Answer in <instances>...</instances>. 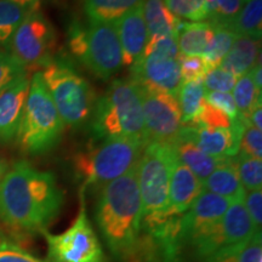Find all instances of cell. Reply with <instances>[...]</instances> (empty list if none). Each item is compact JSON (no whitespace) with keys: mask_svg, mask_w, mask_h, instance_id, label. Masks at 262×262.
<instances>
[{"mask_svg":"<svg viewBox=\"0 0 262 262\" xmlns=\"http://www.w3.org/2000/svg\"><path fill=\"white\" fill-rule=\"evenodd\" d=\"M64 193L50 171L18 160L0 179V220L19 233L47 231L60 215Z\"/></svg>","mask_w":262,"mask_h":262,"instance_id":"1","label":"cell"},{"mask_svg":"<svg viewBox=\"0 0 262 262\" xmlns=\"http://www.w3.org/2000/svg\"><path fill=\"white\" fill-rule=\"evenodd\" d=\"M136 166L98 188L95 203L100 233L111 255L120 261L133 256L139 248L142 204Z\"/></svg>","mask_w":262,"mask_h":262,"instance_id":"2","label":"cell"},{"mask_svg":"<svg viewBox=\"0 0 262 262\" xmlns=\"http://www.w3.org/2000/svg\"><path fill=\"white\" fill-rule=\"evenodd\" d=\"M175 159L171 146L149 142L143 148L136 166L142 204L141 231L153 241L158 239L170 221L176 219L168 212L169 186Z\"/></svg>","mask_w":262,"mask_h":262,"instance_id":"3","label":"cell"},{"mask_svg":"<svg viewBox=\"0 0 262 262\" xmlns=\"http://www.w3.org/2000/svg\"><path fill=\"white\" fill-rule=\"evenodd\" d=\"M90 120L95 139L127 137L147 145L142 91L131 78L112 81L95 102Z\"/></svg>","mask_w":262,"mask_h":262,"instance_id":"4","label":"cell"},{"mask_svg":"<svg viewBox=\"0 0 262 262\" xmlns=\"http://www.w3.org/2000/svg\"><path fill=\"white\" fill-rule=\"evenodd\" d=\"M145 146L139 140L111 137L78 152L73 168L81 182V193L86 188L98 189L135 168Z\"/></svg>","mask_w":262,"mask_h":262,"instance_id":"5","label":"cell"},{"mask_svg":"<svg viewBox=\"0 0 262 262\" xmlns=\"http://www.w3.org/2000/svg\"><path fill=\"white\" fill-rule=\"evenodd\" d=\"M64 124L54 101L42 81L40 72H35L29 81L27 101L16 141L22 153L41 156L55 148L61 141Z\"/></svg>","mask_w":262,"mask_h":262,"instance_id":"6","label":"cell"},{"mask_svg":"<svg viewBox=\"0 0 262 262\" xmlns=\"http://www.w3.org/2000/svg\"><path fill=\"white\" fill-rule=\"evenodd\" d=\"M40 73L64 126H83L96 102L89 81L64 57H54Z\"/></svg>","mask_w":262,"mask_h":262,"instance_id":"7","label":"cell"},{"mask_svg":"<svg viewBox=\"0 0 262 262\" xmlns=\"http://www.w3.org/2000/svg\"><path fill=\"white\" fill-rule=\"evenodd\" d=\"M68 47L72 55L97 78L108 80L123 66V54L114 22L89 19L88 26L71 25Z\"/></svg>","mask_w":262,"mask_h":262,"instance_id":"8","label":"cell"},{"mask_svg":"<svg viewBox=\"0 0 262 262\" xmlns=\"http://www.w3.org/2000/svg\"><path fill=\"white\" fill-rule=\"evenodd\" d=\"M229 204L231 201L224 196L203 191L181 217L180 239L182 248H191L199 261L204 262L225 248L221 220Z\"/></svg>","mask_w":262,"mask_h":262,"instance_id":"9","label":"cell"},{"mask_svg":"<svg viewBox=\"0 0 262 262\" xmlns=\"http://www.w3.org/2000/svg\"><path fill=\"white\" fill-rule=\"evenodd\" d=\"M47 238V262H107L96 232L91 226L80 194V209L71 227L60 234L41 232Z\"/></svg>","mask_w":262,"mask_h":262,"instance_id":"10","label":"cell"},{"mask_svg":"<svg viewBox=\"0 0 262 262\" xmlns=\"http://www.w3.org/2000/svg\"><path fill=\"white\" fill-rule=\"evenodd\" d=\"M10 54L26 70L44 68L54 56L56 34L44 15L34 10L24 19L8 41Z\"/></svg>","mask_w":262,"mask_h":262,"instance_id":"11","label":"cell"},{"mask_svg":"<svg viewBox=\"0 0 262 262\" xmlns=\"http://www.w3.org/2000/svg\"><path fill=\"white\" fill-rule=\"evenodd\" d=\"M141 91L147 143L171 146L183 127L178 97L143 88Z\"/></svg>","mask_w":262,"mask_h":262,"instance_id":"12","label":"cell"},{"mask_svg":"<svg viewBox=\"0 0 262 262\" xmlns=\"http://www.w3.org/2000/svg\"><path fill=\"white\" fill-rule=\"evenodd\" d=\"M179 58L160 54H142L139 61L130 67V78L143 89L178 97L182 85Z\"/></svg>","mask_w":262,"mask_h":262,"instance_id":"13","label":"cell"},{"mask_svg":"<svg viewBox=\"0 0 262 262\" xmlns=\"http://www.w3.org/2000/svg\"><path fill=\"white\" fill-rule=\"evenodd\" d=\"M243 120L238 119L231 127L183 126L180 135L187 137L206 155L215 158H232L239 153Z\"/></svg>","mask_w":262,"mask_h":262,"instance_id":"14","label":"cell"},{"mask_svg":"<svg viewBox=\"0 0 262 262\" xmlns=\"http://www.w3.org/2000/svg\"><path fill=\"white\" fill-rule=\"evenodd\" d=\"M27 74L22 75L0 91V143L16 140L29 91Z\"/></svg>","mask_w":262,"mask_h":262,"instance_id":"15","label":"cell"},{"mask_svg":"<svg viewBox=\"0 0 262 262\" xmlns=\"http://www.w3.org/2000/svg\"><path fill=\"white\" fill-rule=\"evenodd\" d=\"M120 48L123 54V66L131 67L142 56L143 50L148 40L143 5L131 10L122 18L114 21Z\"/></svg>","mask_w":262,"mask_h":262,"instance_id":"16","label":"cell"},{"mask_svg":"<svg viewBox=\"0 0 262 262\" xmlns=\"http://www.w3.org/2000/svg\"><path fill=\"white\" fill-rule=\"evenodd\" d=\"M202 192V182L187 166L175 159L169 186V214L181 217L188 211Z\"/></svg>","mask_w":262,"mask_h":262,"instance_id":"17","label":"cell"},{"mask_svg":"<svg viewBox=\"0 0 262 262\" xmlns=\"http://www.w3.org/2000/svg\"><path fill=\"white\" fill-rule=\"evenodd\" d=\"M258 232L261 231H257L251 221L245 209L243 199L231 202L221 220V234L225 247L250 241Z\"/></svg>","mask_w":262,"mask_h":262,"instance_id":"18","label":"cell"},{"mask_svg":"<svg viewBox=\"0 0 262 262\" xmlns=\"http://www.w3.org/2000/svg\"><path fill=\"white\" fill-rule=\"evenodd\" d=\"M171 148L175 153L176 159L187 166L201 182L204 181L219 165H221L227 159L215 158L206 155L195 146L193 141L182 135H179L178 139L173 141Z\"/></svg>","mask_w":262,"mask_h":262,"instance_id":"19","label":"cell"},{"mask_svg":"<svg viewBox=\"0 0 262 262\" xmlns=\"http://www.w3.org/2000/svg\"><path fill=\"white\" fill-rule=\"evenodd\" d=\"M260 41L253 38L237 35L219 67L238 78L249 73L260 62Z\"/></svg>","mask_w":262,"mask_h":262,"instance_id":"20","label":"cell"},{"mask_svg":"<svg viewBox=\"0 0 262 262\" xmlns=\"http://www.w3.org/2000/svg\"><path fill=\"white\" fill-rule=\"evenodd\" d=\"M203 191L217 194L233 202L244 199L245 189L239 180L233 157L227 158L202 182Z\"/></svg>","mask_w":262,"mask_h":262,"instance_id":"21","label":"cell"},{"mask_svg":"<svg viewBox=\"0 0 262 262\" xmlns=\"http://www.w3.org/2000/svg\"><path fill=\"white\" fill-rule=\"evenodd\" d=\"M210 22H182L176 31V44L182 56H202L214 38Z\"/></svg>","mask_w":262,"mask_h":262,"instance_id":"22","label":"cell"},{"mask_svg":"<svg viewBox=\"0 0 262 262\" xmlns=\"http://www.w3.org/2000/svg\"><path fill=\"white\" fill-rule=\"evenodd\" d=\"M143 17L148 37H175L181 24V19L166 8L164 0H145Z\"/></svg>","mask_w":262,"mask_h":262,"instance_id":"23","label":"cell"},{"mask_svg":"<svg viewBox=\"0 0 262 262\" xmlns=\"http://www.w3.org/2000/svg\"><path fill=\"white\" fill-rule=\"evenodd\" d=\"M143 3L145 0H84V9L89 19L114 22Z\"/></svg>","mask_w":262,"mask_h":262,"instance_id":"24","label":"cell"},{"mask_svg":"<svg viewBox=\"0 0 262 262\" xmlns=\"http://www.w3.org/2000/svg\"><path fill=\"white\" fill-rule=\"evenodd\" d=\"M228 28L238 35L261 40L262 0H248L244 3Z\"/></svg>","mask_w":262,"mask_h":262,"instance_id":"25","label":"cell"},{"mask_svg":"<svg viewBox=\"0 0 262 262\" xmlns=\"http://www.w3.org/2000/svg\"><path fill=\"white\" fill-rule=\"evenodd\" d=\"M204 262H262L261 232L255 234L250 241L216 251Z\"/></svg>","mask_w":262,"mask_h":262,"instance_id":"26","label":"cell"},{"mask_svg":"<svg viewBox=\"0 0 262 262\" xmlns=\"http://www.w3.org/2000/svg\"><path fill=\"white\" fill-rule=\"evenodd\" d=\"M205 89L203 80L182 83L178 94L183 126H194L195 119L204 102Z\"/></svg>","mask_w":262,"mask_h":262,"instance_id":"27","label":"cell"},{"mask_svg":"<svg viewBox=\"0 0 262 262\" xmlns=\"http://www.w3.org/2000/svg\"><path fill=\"white\" fill-rule=\"evenodd\" d=\"M261 96V90H258L256 85L254 84L250 72L238 78L233 88L232 97L234 100L238 116L241 119L249 120L254 111L258 106H262Z\"/></svg>","mask_w":262,"mask_h":262,"instance_id":"28","label":"cell"},{"mask_svg":"<svg viewBox=\"0 0 262 262\" xmlns=\"http://www.w3.org/2000/svg\"><path fill=\"white\" fill-rule=\"evenodd\" d=\"M34 10L38 9L21 5L15 0H0V42L9 41L18 26Z\"/></svg>","mask_w":262,"mask_h":262,"instance_id":"29","label":"cell"},{"mask_svg":"<svg viewBox=\"0 0 262 262\" xmlns=\"http://www.w3.org/2000/svg\"><path fill=\"white\" fill-rule=\"evenodd\" d=\"M215 27L214 38L209 47L206 48L204 54L202 55L203 60L208 64L209 70L220 66L221 61L227 55V52L233 44L234 39L237 38L238 34H235L233 31L226 27Z\"/></svg>","mask_w":262,"mask_h":262,"instance_id":"30","label":"cell"},{"mask_svg":"<svg viewBox=\"0 0 262 262\" xmlns=\"http://www.w3.org/2000/svg\"><path fill=\"white\" fill-rule=\"evenodd\" d=\"M239 180L247 191L261 189L262 187V160L238 153L233 157Z\"/></svg>","mask_w":262,"mask_h":262,"instance_id":"31","label":"cell"},{"mask_svg":"<svg viewBox=\"0 0 262 262\" xmlns=\"http://www.w3.org/2000/svg\"><path fill=\"white\" fill-rule=\"evenodd\" d=\"M243 4V0H206L208 19L216 27L228 28Z\"/></svg>","mask_w":262,"mask_h":262,"instance_id":"32","label":"cell"},{"mask_svg":"<svg viewBox=\"0 0 262 262\" xmlns=\"http://www.w3.org/2000/svg\"><path fill=\"white\" fill-rule=\"evenodd\" d=\"M164 4L178 18L202 22L208 19L206 0H164Z\"/></svg>","mask_w":262,"mask_h":262,"instance_id":"33","label":"cell"},{"mask_svg":"<svg viewBox=\"0 0 262 262\" xmlns=\"http://www.w3.org/2000/svg\"><path fill=\"white\" fill-rule=\"evenodd\" d=\"M238 77L229 72L222 70L221 67H214L206 72L203 78V85L205 91H216V93H231L233 90Z\"/></svg>","mask_w":262,"mask_h":262,"instance_id":"34","label":"cell"},{"mask_svg":"<svg viewBox=\"0 0 262 262\" xmlns=\"http://www.w3.org/2000/svg\"><path fill=\"white\" fill-rule=\"evenodd\" d=\"M0 262H47L5 235L0 234Z\"/></svg>","mask_w":262,"mask_h":262,"instance_id":"35","label":"cell"},{"mask_svg":"<svg viewBox=\"0 0 262 262\" xmlns=\"http://www.w3.org/2000/svg\"><path fill=\"white\" fill-rule=\"evenodd\" d=\"M241 119V118H239ZM244 123V130L242 134L239 153L253 158H262V133L251 125L249 120L241 119Z\"/></svg>","mask_w":262,"mask_h":262,"instance_id":"36","label":"cell"},{"mask_svg":"<svg viewBox=\"0 0 262 262\" xmlns=\"http://www.w3.org/2000/svg\"><path fill=\"white\" fill-rule=\"evenodd\" d=\"M235 122L226 116L217 108L212 107L208 102H203L198 117L195 119L194 126H205V127H231L234 125Z\"/></svg>","mask_w":262,"mask_h":262,"instance_id":"37","label":"cell"},{"mask_svg":"<svg viewBox=\"0 0 262 262\" xmlns=\"http://www.w3.org/2000/svg\"><path fill=\"white\" fill-rule=\"evenodd\" d=\"M25 74L27 70L11 54L0 51V91Z\"/></svg>","mask_w":262,"mask_h":262,"instance_id":"38","label":"cell"},{"mask_svg":"<svg viewBox=\"0 0 262 262\" xmlns=\"http://www.w3.org/2000/svg\"><path fill=\"white\" fill-rule=\"evenodd\" d=\"M179 63L182 83L203 80L206 72L209 71L208 64L205 63L202 56H182L180 55Z\"/></svg>","mask_w":262,"mask_h":262,"instance_id":"39","label":"cell"},{"mask_svg":"<svg viewBox=\"0 0 262 262\" xmlns=\"http://www.w3.org/2000/svg\"><path fill=\"white\" fill-rule=\"evenodd\" d=\"M204 100L205 102L211 104L212 107L217 108L221 112H224L226 116H228L233 122H237L239 119L237 107H235L234 100L231 94L216 93V91H205Z\"/></svg>","mask_w":262,"mask_h":262,"instance_id":"40","label":"cell"},{"mask_svg":"<svg viewBox=\"0 0 262 262\" xmlns=\"http://www.w3.org/2000/svg\"><path fill=\"white\" fill-rule=\"evenodd\" d=\"M143 54H160L170 57H180L175 37H148Z\"/></svg>","mask_w":262,"mask_h":262,"instance_id":"41","label":"cell"},{"mask_svg":"<svg viewBox=\"0 0 262 262\" xmlns=\"http://www.w3.org/2000/svg\"><path fill=\"white\" fill-rule=\"evenodd\" d=\"M243 203L247 209L251 221L257 228L261 231L262 225V191L261 189H254V191L245 192Z\"/></svg>","mask_w":262,"mask_h":262,"instance_id":"42","label":"cell"},{"mask_svg":"<svg viewBox=\"0 0 262 262\" xmlns=\"http://www.w3.org/2000/svg\"><path fill=\"white\" fill-rule=\"evenodd\" d=\"M261 116H262V110L261 106H258L256 110L254 111L253 114H251L250 118H249V122H250L251 125L256 129L261 130L262 129V122H261Z\"/></svg>","mask_w":262,"mask_h":262,"instance_id":"43","label":"cell"},{"mask_svg":"<svg viewBox=\"0 0 262 262\" xmlns=\"http://www.w3.org/2000/svg\"><path fill=\"white\" fill-rule=\"evenodd\" d=\"M15 2L21 5L29 6V8L39 9V3H40V0H15Z\"/></svg>","mask_w":262,"mask_h":262,"instance_id":"44","label":"cell"},{"mask_svg":"<svg viewBox=\"0 0 262 262\" xmlns=\"http://www.w3.org/2000/svg\"><path fill=\"white\" fill-rule=\"evenodd\" d=\"M8 168H9L8 162H6V160L3 158L2 156H0V179L3 178V175H4L6 170H8Z\"/></svg>","mask_w":262,"mask_h":262,"instance_id":"45","label":"cell"},{"mask_svg":"<svg viewBox=\"0 0 262 262\" xmlns=\"http://www.w3.org/2000/svg\"><path fill=\"white\" fill-rule=\"evenodd\" d=\"M248 2V0H243V3H247Z\"/></svg>","mask_w":262,"mask_h":262,"instance_id":"46","label":"cell"}]
</instances>
